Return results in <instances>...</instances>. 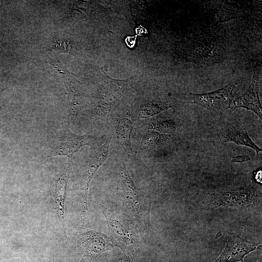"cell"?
Instances as JSON below:
<instances>
[{
	"label": "cell",
	"mask_w": 262,
	"mask_h": 262,
	"mask_svg": "<svg viewBox=\"0 0 262 262\" xmlns=\"http://www.w3.org/2000/svg\"><path fill=\"white\" fill-rule=\"evenodd\" d=\"M131 104L124 107L116 117L115 130L116 142L128 156L131 154V136L133 129L130 119Z\"/></svg>",
	"instance_id": "10"
},
{
	"label": "cell",
	"mask_w": 262,
	"mask_h": 262,
	"mask_svg": "<svg viewBox=\"0 0 262 262\" xmlns=\"http://www.w3.org/2000/svg\"><path fill=\"white\" fill-rule=\"evenodd\" d=\"M220 140L223 142H233L238 145H244L255 150L258 154L262 151L249 136L247 131L241 127L229 125L223 128L219 133Z\"/></svg>",
	"instance_id": "11"
},
{
	"label": "cell",
	"mask_w": 262,
	"mask_h": 262,
	"mask_svg": "<svg viewBox=\"0 0 262 262\" xmlns=\"http://www.w3.org/2000/svg\"><path fill=\"white\" fill-rule=\"evenodd\" d=\"M80 246L83 256L88 260H91L104 252L111 250L113 244L104 234L90 231L82 235Z\"/></svg>",
	"instance_id": "8"
},
{
	"label": "cell",
	"mask_w": 262,
	"mask_h": 262,
	"mask_svg": "<svg viewBox=\"0 0 262 262\" xmlns=\"http://www.w3.org/2000/svg\"><path fill=\"white\" fill-rule=\"evenodd\" d=\"M152 128L162 132H171L175 129V122L168 118H163L156 120L152 124Z\"/></svg>",
	"instance_id": "14"
},
{
	"label": "cell",
	"mask_w": 262,
	"mask_h": 262,
	"mask_svg": "<svg viewBox=\"0 0 262 262\" xmlns=\"http://www.w3.org/2000/svg\"><path fill=\"white\" fill-rule=\"evenodd\" d=\"M68 179V173L67 171L64 173L55 182L53 187V196L56 205V209L59 213L61 225L65 236L66 235L65 230V200L66 195L67 184Z\"/></svg>",
	"instance_id": "12"
},
{
	"label": "cell",
	"mask_w": 262,
	"mask_h": 262,
	"mask_svg": "<svg viewBox=\"0 0 262 262\" xmlns=\"http://www.w3.org/2000/svg\"><path fill=\"white\" fill-rule=\"evenodd\" d=\"M250 157L247 155H241L233 156L230 160L232 163H243L250 161Z\"/></svg>",
	"instance_id": "16"
},
{
	"label": "cell",
	"mask_w": 262,
	"mask_h": 262,
	"mask_svg": "<svg viewBox=\"0 0 262 262\" xmlns=\"http://www.w3.org/2000/svg\"><path fill=\"white\" fill-rule=\"evenodd\" d=\"M120 188L126 208L147 230L149 229L150 201L138 190L124 163L120 167Z\"/></svg>",
	"instance_id": "1"
},
{
	"label": "cell",
	"mask_w": 262,
	"mask_h": 262,
	"mask_svg": "<svg viewBox=\"0 0 262 262\" xmlns=\"http://www.w3.org/2000/svg\"><path fill=\"white\" fill-rule=\"evenodd\" d=\"M101 206L113 244L129 254H132L137 246L136 238L132 230L123 217L112 210Z\"/></svg>",
	"instance_id": "5"
},
{
	"label": "cell",
	"mask_w": 262,
	"mask_h": 262,
	"mask_svg": "<svg viewBox=\"0 0 262 262\" xmlns=\"http://www.w3.org/2000/svg\"><path fill=\"white\" fill-rule=\"evenodd\" d=\"M2 90H3V89H2V88H0V94L2 92ZM0 110H1V107H0Z\"/></svg>",
	"instance_id": "17"
},
{
	"label": "cell",
	"mask_w": 262,
	"mask_h": 262,
	"mask_svg": "<svg viewBox=\"0 0 262 262\" xmlns=\"http://www.w3.org/2000/svg\"><path fill=\"white\" fill-rule=\"evenodd\" d=\"M262 243L245 240L236 234L228 238L225 247L213 262H242L249 253L262 248Z\"/></svg>",
	"instance_id": "6"
},
{
	"label": "cell",
	"mask_w": 262,
	"mask_h": 262,
	"mask_svg": "<svg viewBox=\"0 0 262 262\" xmlns=\"http://www.w3.org/2000/svg\"><path fill=\"white\" fill-rule=\"evenodd\" d=\"M100 75L101 79L106 83H113L116 85L118 92L122 97L127 92L130 90L137 79V75L123 80L115 79L108 76L101 68Z\"/></svg>",
	"instance_id": "13"
},
{
	"label": "cell",
	"mask_w": 262,
	"mask_h": 262,
	"mask_svg": "<svg viewBox=\"0 0 262 262\" xmlns=\"http://www.w3.org/2000/svg\"><path fill=\"white\" fill-rule=\"evenodd\" d=\"M239 82L232 81L217 90L207 93H183L179 97L185 102L202 106L216 114L229 111L232 100V93Z\"/></svg>",
	"instance_id": "2"
},
{
	"label": "cell",
	"mask_w": 262,
	"mask_h": 262,
	"mask_svg": "<svg viewBox=\"0 0 262 262\" xmlns=\"http://www.w3.org/2000/svg\"><path fill=\"white\" fill-rule=\"evenodd\" d=\"M111 139V137L108 138L100 147V149L96 152L88 161L85 175L84 194L81 215V225H85L86 223V215L88 209L87 199L90 183L98 169L107 158Z\"/></svg>",
	"instance_id": "9"
},
{
	"label": "cell",
	"mask_w": 262,
	"mask_h": 262,
	"mask_svg": "<svg viewBox=\"0 0 262 262\" xmlns=\"http://www.w3.org/2000/svg\"><path fill=\"white\" fill-rule=\"evenodd\" d=\"M96 139L89 134H75L65 126L49 141L43 155L45 158L66 156L70 158L82 147L94 145Z\"/></svg>",
	"instance_id": "3"
},
{
	"label": "cell",
	"mask_w": 262,
	"mask_h": 262,
	"mask_svg": "<svg viewBox=\"0 0 262 262\" xmlns=\"http://www.w3.org/2000/svg\"><path fill=\"white\" fill-rule=\"evenodd\" d=\"M210 197L207 200H205L206 204L213 208L247 207L260 204L262 199L260 190L252 185L218 192L211 195Z\"/></svg>",
	"instance_id": "4"
},
{
	"label": "cell",
	"mask_w": 262,
	"mask_h": 262,
	"mask_svg": "<svg viewBox=\"0 0 262 262\" xmlns=\"http://www.w3.org/2000/svg\"><path fill=\"white\" fill-rule=\"evenodd\" d=\"M71 41L66 39H56L51 41L49 47V50L59 53L69 52L71 48Z\"/></svg>",
	"instance_id": "15"
},
{
	"label": "cell",
	"mask_w": 262,
	"mask_h": 262,
	"mask_svg": "<svg viewBox=\"0 0 262 262\" xmlns=\"http://www.w3.org/2000/svg\"><path fill=\"white\" fill-rule=\"evenodd\" d=\"M260 73V68L255 66L249 88L242 96L232 99L229 112L232 113L236 109L244 108L253 112L262 119V106L259 96Z\"/></svg>",
	"instance_id": "7"
}]
</instances>
